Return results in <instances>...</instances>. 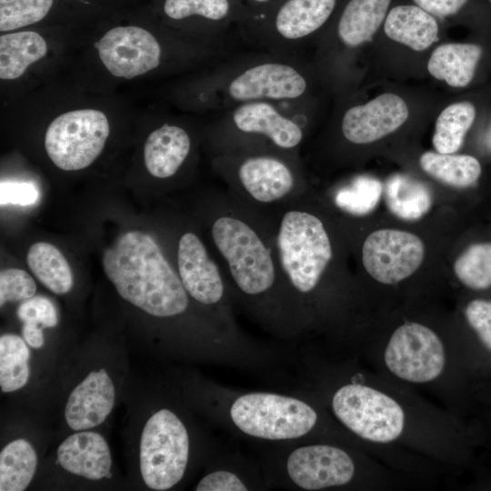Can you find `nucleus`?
<instances>
[{
	"mask_svg": "<svg viewBox=\"0 0 491 491\" xmlns=\"http://www.w3.org/2000/svg\"><path fill=\"white\" fill-rule=\"evenodd\" d=\"M30 350L25 339L6 334L0 337V387L4 393L22 388L26 385L30 369Z\"/></svg>",
	"mask_w": 491,
	"mask_h": 491,
	"instance_id": "c85d7f7f",
	"label": "nucleus"
},
{
	"mask_svg": "<svg viewBox=\"0 0 491 491\" xmlns=\"http://www.w3.org/2000/svg\"><path fill=\"white\" fill-rule=\"evenodd\" d=\"M383 187L379 180L361 175L339 189L334 202L342 211L356 216L371 213L379 203Z\"/></svg>",
	"mask_w": 491,
	"mask_h": 491,
	"instance_id": "7c9ffc66",
	"label": "nucleus"
},
{
	"mask_svg": "<svg viewBox=\"0 0 491 491\" xmlns=\"http://www.w3.org/2000/svg\"><path fill=\"white\" fill-rule=\"evenodd\" d=\"M205 221L228 288L266 319L297 322L298 309L278 263L270 215L222 189L207 199Z\"/></svg>",
	"mask_w": 491,
	"mask_h": 491,
	"instance_id": "f257e3e1",
	"label": "nucleus"
},
{
	"mask_svg": "<svg viewBox=\"0 0 491 491\" xmlns=\"http://www.w3.org/2000/svg\"><path fill=\"white\" fill-rule=\"evenodd\" d=\"M115 396V386L107 372L104 368L90 372L67 398V425L75 431L99 426L111 413Z\"/></svg>",
	"mask_w": 491,
	"mask_h": 491,
	"instance_id": "f3484780",
	"label": "nucleus"
},
{
	"mask_svg": "<svg viewBox=\"0 0 491 491\" xmlns=\"http://www.w3.org/2000/svg\"><path fill=\"white\" fill-rule=\"evenodd\" d=\"M225 191L238 202L270 215L308 191L299 153L274 149L213 155Z\"/></svg>",
	"mask_w": 491,
	"mask_h": 491,
	"instance_id": "20e7f679",
	"label": "nucleus"
},
{
	"mask_svg": "<svg viewBox=\"0 0 491 491\" xmlns=\"http://www.w3.org/2000/svg\"><path fill=\"white\" fill-rule=\"evenodd\" d=\"M332 407L336 416L364 439L387 443L403 431L405 416L401 406L374 388L346 385L334 395Z\"/></svg>",
	"mask_w": 491,
	"mask_h": 491,
	"instance_id": "1a4fd4ad",
	"label": "nucleus"
},
{
	"mask_svg": "<svg viewBox=\"0 0 491 491\" xmlns=\"http://www.w3.org/2000/svg\"><path fill=\"white\" fill-rule=\"evenodd\" d=\"M291 480L305 490L343 486L355 473L352 458L342 449L327 445H310L295 449L287 457Z\"/></svg>",
	"mask_w": 491,
	"mask_h": 491,
	"instance_id": "2eb2a0df",
	"label": "nucleus"
},
{
	"mask_svg": "<svg viewBox=\"0 0 491 491\" xmlns=\"http://www.w3.org/2000/svg\"><path fill=\"white\" fill-rule=\"evenodd\" d=\"M252 1L256 2V3H266L270 0H252Z\"/></svg>",
	"mask_w": 491,
	"mask_h": 491,
	"instance_id": "a19ab883",
	"label": "nucleus"
},
{
	"mask_svg": "<svg viewBox=\"0 0 491 491\" xmlns=\"http://www.w3.org/2000/svg\"><path fill=\"white\" fill-rule=\"evenodd\" d=\"M229 413L240 431L267 440L301 437L310 432L317 421L316 412L304 401L265 392L238 396Z\"/></svg>",
	"mask_w": 491,
	"mask_h": 491,
	"instance_id": "423d86ee",
	"label": "nucleus"
},
{
	"mask_svg": "<svg viewBox=\"0 0 491 491\" xmlns=\"http://www.w3.org/2000/svg\"><path fill=\"white\" fill-rule=\"evenodd\" d=\"M384 30L390 39L415 51L426 50L438 39L436 20L417 5L392 8L386 17Z\"/></svg>",
	"mask_w": 491,
	"mask_h": 491,
	"instance_id": "412c9836",
	"label": "nucleus"
},
{
	"mask_svg": "<svg viewBox=\"0 0 491 491\" xmlns=\"http://www.w3.org/2000/svg\"><path fill=\"white\" fill-rule=\"evenodd\" d=\"M476 107L469 101L454 103L438 115L433 135V145L441 154H454L463 145L465 136L473 126Z\"/></svg>",
	"mask_w": 491,
	"mask_h": 491,
	"instance_id": "bb28decb",
	"label": "nucleus"
},
{
	"mask_svg": "<svg viewBox=\"0 0 491 491\" xmlns=\"http://www.w3.org/2000/svg\"><path fill=\"white\" fill-rule=\"evenodd\" d=\"M424 244L414 234L380 229L366 236L361 248L362 264L375 280L387 285L411 276L424 258Z\"/></svg>",
	"mask_w": 491,
	"mask_h": 491,
	"instance_id": "f8f14e48",
	"label": "nucleus"
},
{
	"mask_svg": "<svg viewBox=\"0 0 491 491\" xmlns=\"http://www.w3.org/2000/svg\"><path fill=\"white\" fill-rule=\"evenodd\" d=\"M279 103L257 101L220 112L207 135L213 155L274 149L299 153L306 130Z\"/></svg>",
	"mask_w": 491,
	"mask_h": 491,
	"instance_id": "39448f33",
	"label": "nucleus"
},
{
	"mask_svg": "<svg viewBox=\"0 0 491 491\" xmlns=\"http://www.w3.org/2000/svg\"><path fill=\"white\" fill-rule=\"evenodd\" d=\"M384 197L389 211L407 221L423 217L433 202L432 193L426 185L403 175H395L386 180Z\"/></svg>",
	"mask_w": 491,
	"mask_h": 491,
	"instance_id": "b1692460",
	"label": "nucleus"
},
{
	"mask_svg": "<svg viewBox=\"0 0 491 491\" xmlns=\"http://www.w3.org/2000/svg\"><path fill=\"white\" fill-rule=\"evenodd\" d=\"M310 76L299 55L263 50L236 54L217 63L206 76L199 100L220 112L257 101L297 108L310 92Z\"/></svg>",
	"mask_w": 491,
	"mask_h": 491,
	"instance_id": "f03ea898",
	"label": "nucleus"
},
{
	"mask_svg": "<svg viewBox=\"0 0 491 491\" xmlns=\"http://www.w3.org/2000/svg\"><path fill=\"white\" fill-rule=\"evenodd\" d=\"M487 1H488V3H489V4H490V5H491V0H487Z\"/></svg>",
	"mask_w": 491,
	"mask_h": 491,
	"instance_id": "79ce46f5",
	"label": "nucleus"
},
{
	"mask_svg": "<svg viewBox=\"0 0 491 491\" xmlns=\"http://www.w3.org/2000/svg\"><path fill=\"white\" fill-rule=\"evenodd\" d=\"M47 52L45 38L36 32L22 31L0 36V78L20 77L33 63Z\"/></svg>",
	"mask_w": 491,
	"mask_h": 491,
	"instance_id": "5701e85b",
	"label": "nucleus"
},
{
	"mask_svg": "<svg viewBox=\"0 0 491 491\" xmlns=\"http://www.w3.org/2000/svg\"><path fill=\"white\" fill-rule=\"evenodd\" d=\"M37 456L24 438L8 443L0 453V490L22 491L35 473Z\"/></svg>",
	"mask_w": 491,
	"mask_h": 491,
	"instance_id": "cd10ccee",
	"label": "nucleus"
},
{
	"mask_svg": "<svg viewBox=\"0 0 491 491\" xmlns=\"http://www.w3.org/2000/svg\"><path fill=\"white\" fill-rule=\"evenodd\" d=\"M110 126L99 110L65 112L48 125L45 135L47 155L58 168L77 171L89 166L102 153Z\"/></svg>",
	"mask_w": 491,
	"mask_h": 491,
	"instance_id": "6e6552de",
	"label": "nucleus"
},
{
	"mask_svg": "<svg viewBox=\"0 0 491 491\" xmlns=\"http://www.w3.org/2000/svg\"><path fill=\"white\" fill-rule=\"evenodd\" d=\"M414 2L430 15L444 17L458 13L469 0H414Z\"/></svg>",
	"mask_w": 491,
	"mask_h": 491,
	"instance_id": "58836bf2",
	"label": "nucleus"
},
{
	"mask_svg": "<svg viewBox=\"0 0 491 491\" xmlns=\"http://www.w3.org/2000/svg\"><path fill=\"white\" fill-rule=\"evenodd\" d=\"M26 263L35 276L46 288L56 295L69 292L73 275L64 255L53 245L37 242L30 246Z\"/></svg>",
	"mask_w": 491,
	"mask_h": 491,
	"instance_id": "a878e982",
	"label": "nucleus"
},
{
	"mask_svg": "<svg viewBox=\"0 0 491 491\" xmlns=\"http://www.w3.org/2000/svg\"><path fill=\"white\" fill-rule=\"evenodd\" d=\"M189 456V437L179 417L163 408L145 423L140 439V471L153 490L175 486L184 476Z\"/></svg>",
	"mask_w": 491,
	"mask_h": 491,
	"instance_id": "0eeeda50",
	"label": "nucleus"
},
{
	"mask_svg": "<svg viewBox=\"0 0 491 491\" xmlns=\"http://www.w3.org/2000/svg\"><path fill=\"white\" fill-rule=\"evenodd\" d=\"M164 12L172 20L200 16L218 24L231 15L230 0H165Z\"/></svg>",
	"mask_w": 491,
	"mask_h": 491,
	"instance_id": "473e14b6",
	"label": "nucleus"
},
{
	"mask_svg": "<svg viewBox=\"0 0 491 491\" xmlns=\"http://www.w3.org/2000/svg\"><path fill=\"white\" fill-rule=\"evenodd\" d=\"M390 2L349 0L337 22V41L349 49L369 42L385 20Z\"/></svg>",
	"mask_w": 491,
	"mask_h": 491,
	"instance_id": "4be33fe9",
	"label": "nucleus"
},
{
	"mask_svg": "<svg viewBox=\"0 0 491 491\" xmlns=\"http://www.w3.org/2000/svg\"><path fill=\"white\" fill-rule=\"evenodd\" d=\"M485 54V47L480 44H444L432 52L427 70L448 85L464 88L475 79Z\"/></svg>",
	"mask_w": 491,
	"mask_h": 491,
	"instance_id": "aec40b11",
	"label": "nucleus"
},
{
	"mask_svg": "<svg viewBox=\"0 0 491 491\" xmlns=\"http://www.w3.org/2000/svg\"><path fill=\"white\" fill-rule=\"evenodd\" d=\"M106 277L119 296L156 317H174L189 306V295L177 271L149 235L128 231L103 256Z\"/></svg>",
	"mask_w": 491,
	"mask_h": 491,
	"instance_id": "7ed1b4c3",
	"label": "nucleus"
},
{
	"mask_svg": "<svg viewBox=\"0 0 491 491\" xmlns=\"http://www.w3.org/2000/svg\"><path fill=\"white\" fill-rule=\"evenodd\" d=\"M246 484L234 473L218 470L204 476L197 484L196 491H244Z\"/></svg>",
	"mask_w": 491,
	"mask_h": 491,
	"instance_id": "4c0bfd02",
	"label": "nucleus"
},
{
	"mask_svg": "<svg viewBox=\"0 0 491 491\" xmlns=\"http://www.w3.org/2000/svg\"><path fill=\"white\" fill-rule=\"evenodd\" d=\"M465 316L479 343L491 353V300L473 299L466 306Z\"/></svg>",
	"mask_w": 491,
	"mask_h": 491,
	"instance_id": "c9c22d12",
	"label": "nucleus"
},
{
	"mask_svg": "<svg viewBox=\"0 0 491 491\" xmlns=\"http://www.w3.org/2000/svg\"><path fill=\"white\" fill-rule=\"evenodd\" d=\"M193 150V139L181 125L165 123L147 136L143 149L147 172L158 179L175 176Z\"/></svg>",
	"mask_w": 491,
	"mask_h": 491,
	"instance_id": "a211bd4d",
	"label": "nucleus"
},
{
	"mask_svg": "<svg viewBox=\"0 0 491 491\" xmlns=\"http://www.w3.org/2000/svg\"><path fill=\"white\" fill-rule=\"evenodd\" d=\"M419 163L427 175L457 188L473 185L482 173L479 160L470 155L426 152L420 156Z\"/></svg>",
	"mask_w": 491,
	"mask_h": 491,
	"instance_id": "393cba45",
	"label": "nucleus"
},
{
	"mask_svg": "<svg viewBox=\"0 0 491 491\" xmlns=\"http://www.w3.org/2000/svg\"><path fill=\"white\" fill-rule=\"evenodd\" d=\"M409 115L406 102L383 94L364 105L349 107L340 121V132L353 145L373 143L398 129Z\"/></svg>",
	"mask_w": 491,
	"mask_h": 491,
	"instance_id": "dca6fc26",
	"label": "nucleus"
},
{
	"mask_svg": "<svg viewBox=\"0 0 491 491\" xmlns=\"http://www.w3.org/2000/svg\"><path fill=\"white\" fill-rule=\"evenodd\" d=\"M38 196L36 187L31 183L1 182V205L7 204L30 205L37 201Z\"/></svg>",
	"mask_w": 491,
	"mask_h": 491,
	"instance_id": "e433bc0d",
	"label": "nucleus"
},
{
	"mask_svg": "<svg viewBox=\"0 0 491 491\" xmlns=\"http://www.w3.org/2000/svg\"><path fill=\"white\" fill-rule=\"evenodd\" d=\"M17 316L24 323L36 325L43 328L54 327L58 322L54 304L42 296L23 301L17 308Z\"/></svg>",
	"mask_w": 491,
	"mask_h": 491,
	"instance_id": "f704fd0d",
	"label": "nucleus"
},
{
	"mask_svg": "<svg viewBox=\"0 0 491 491\" xmlns=\"http://www.w3.org/2000/svg\"><path fill=\"white\" fill-rule=\"evenodd\" d=\"M454 270L457 278L468 288H490L491 243L482 242L468 246L456 260Z\"/></svg>",
	"mask_w": 491,
	"mask_h": 491,
	"instance_id": "c756f323",
	"label": "nucleus"
},
{
	"mask_svg": "<svg viewBox=\"0 0 491 491\" xmlns=\"http://www.w3.org/2000/svg\"><path fill=\"white\" fill-rule=\"evenodd\" d=\"M60 466L90 480L110 476L112 457L105 439L98 433L81 430L66 437L58 446Z\"/></svg>",
	"mask_w": 491,
	"mask_h": 491,
	"instance_id": "6ab92c4d",
	"label": "nucleus"
},
{
	"mask_svg": "<svg viewBox=\"0 0 491 491\" xmlns=\"http://www.w3.org/2000/svg\"><path fill=\"white\" fill-rule=\"evenodd\" d=\"M23 337L29 346L35 349L42 347L45 343L43 327L36 325L24 323Z\"/></svg>",
	"mask_w": 491,
	"mask_h": 491,
	"instance_id": "ea45409f",
	"label": "nucleus"
},
{
	"mask_svg": "<svg viewBox=\"0 0 491 491\" xmlns=\"http://www.w3.org/2000/svg\"><path fill=\"white\" fill-rule=\"evenodd\" d=\"M336 0H286L269 24L249 31L246 43L271 53L298 55L302 45L329 19Z\"/></svg>",
	"mask_w": 491,
	"mask_h": 491,
	"instance_id": "9d476101",
	"label": "nucleus"
},
{
	"mask_svg": "<svg viewBox=\"0 0 491 491\" xmlns=\"http://www.w3.org/2000/svg\"><path fill=\"white\" fill-rule=\"evenodd\" d=\"M385 362L401 379L428 382L443 371L444 346L437 335L428 327L406 323L393 333L385 352Z\"/></svg>",
	"mask_w": 491,
	"mask_h": 491,
	"instance_id": "9b49d317",
	"label": "nucleus"
},
{
	"mask_svg": "<svg viewBox=\"0 0 491 491\" xmlns=\"http://www.w3.org/2000/svg\"><path fill=\"white\" fill-rule=\"evenodd\" d=\"M36 285L32 276L18 268L4 269L0 273V306L6 302L25 301L35 296Z\"/></svg>",
	"mask_w": 491,
	"mask_h": 491,
	"instance_id": "72a5a7b5",
	"label": "nucleus"
},
{
	"mask_svg": "<svg viewBox=\"0 0 491 491\" xmlns=\"http://www.w3.org/2000/svg\"><path fill=\"white\" fill-rule=\"evenodd\" d=\"M100 60L114 76L132 79L159 67L163 47L145 28L117 26L95 44Z\"/></svg>",
	"mask_w": 491,
	"mask_h": 491,
	"instance_id": "4468645a",
	"label": "nucleus"
},
{
	"mask_svg": "<svg viewBox=\"0 0 491 491\" xmlns=\"http://www.w3.org/2000/svg\"><path fill=\"white\" fill-rule=\"evenodd\" d=\"M175 270L189 296L205 306L225 308L228 286L224 273L201 236L185 230L178 237Z\"/></svg>",
	"mask_w": 491,
	"mask_h": 491,
	"instance_id": "ddd939ff",
	"label": "nucleus"
},
{
	"mask_svg": "<svg viewBox=\"0 0 491 491\" xmlns=\"http://www.w3.org/2000/svg\"><path fill=\"white\" fill-rule=\"evenodd\" d=\"M54 0H0V31L35 24L49 12Z\"/></svg>",
	"mask_w": 491,
	"mask_h": 491,
	"instance_id": "2f4dec72",
	"label": "nucleus"
}]
</instances>
